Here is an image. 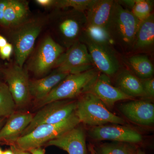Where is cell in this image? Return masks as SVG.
<instances>
[{"label":"cell","instance_id":"6da1fadb","mask_svg":"<svg viewBox=\"0 0 154 154\" xmlns=\"http://www.w3.org/2000/svg\"><path fill=\"white\" fill-rule=\"evenodd\" d=\"M140 22L129 10L114 1L106 30L115 45L125 51H132Z\"/></svg>","mask_w":154,"mask_h":154},{"label":"cell","instance_id":"7a4b0ae2","mask_svg":"<svg viewBox=\"0 0 154 154\" xmlns=\"http://www.w3.org/2000/svg\"><path fill=\"white\" fill-rule=\"evenodd\" d=\"M53 30L56 42L65 49L80 41L87 25L85 14L73 9H56Z\"/></svg>","mask_w":154,"mask_h":154},{"label":"cell","instance_id":"3957f363","mask_svg":"<svg viewBox=\"0 0 154 154\" xmlns=\"http://www.w3.org/2000/svg\"><path fill=\"white\" fill-rule=\"evenodd\" d=\"M100 73L94 68L80 73L68 75L45 98L38 102V106L42 107L54 101L71 100L88 93Z\"/></svg>","mask_w":154,"mask_h":154},{"label":"cell","instance_id":"277c9868","mask_svg":"<svg viewBox=\"0 0 154 154\" xmlns=\"http://www.w3.org/2000/svg\"><path fill=\"white\" fill-rule=\"evenodd\" d=\"M75 113L80 123L91 127L108 123L121 125L125 123L123 119L109 111L100 99L88 92L80 96Z\"/></svg>","mask_w":154,"mask_h":154},{"label":"cell","instance_id":"5b68a950","mask_svg":"<svg viewBox=\"0 0 154 154\" xmlns=\"http://www.w3.org/2000/svg\"><path fill=\"white\" fill-rule=\"evenodd\" d=\"M80 123L75 111L68 118L59 123L38 125L29 133L19 137L15 144L26 151L41 147L76 127Z\"/></svg>","mask_w":154,"mask_h":154},{"label":"cell","instance_id":"8992f818","mask_svg":"<svg viewBox=\"0 0 154 154\" xmlns=\"http://www.w3.org/2000/svg\"><path fill=\"white\" fill-rule=\"evenodd\" d=\"M43 26V22L38 19L28 20L13 28L11 40L14 47L16 64L23 67L25 61L34 48L37 37Z\"/></svg>","mask_w":154,"mask_h":154},{"label":"cell","instance_id":"52a82bcc","mask_svg":"<svg viewBox=\"0 0 154 154\" xmlns=\"http://www.w3.org/2000/svg\"><path fill=\"white\" fill-rule=\"evenodd\" d=\"M54 67L59 71L68 74L80 73L96 68L86 45L81 41L67 49Z\"/></svg>","mask_w":154,"mask_h":154},{"label":"cell","instance_id":"ba28073f","mask_svg":"<svg viewBox=\"0 0 154 154\" xmlns=\"http://www.w3.org/2000/svg\"><path fill=\"white\" fill-rule=\"evenodd\" d=\"M76 106L77 101L71 100L54 101L46 104L33 115L30 124L21 136L41 125L55 124L65 120L74 113Z\"/></svg>","mask_w":154,"mask_h":154},{"label":"cell","instance_id":"9c48e42d","mask_svg":"<svg viewBox=\"0 0 154 154\" xmlns=\"http://www.w3.org/2000/svg\"><path fill=\"white\" fill-rule=\"evenodd\" d=\"M65 49L51 36L45 37L30 60L28 69L36 75L42 76L55 66Z\"/></svg>","mask_w":154,"mask_h":154},{"label":"cell","instance_id":"30bf717a","mask_svg":"<svg viewBox=\"0 0 154 154\" xmlns=\"http://www.w3.org/2000/svg\"><path fill=\"white\" fill-rule=\"evenodd\" d=\"M2 72L16 106L25 107L31 98L28 72L16 64L4 69Z\"/></svg>","mask_w":154,"mask_h":154},{"label":"cell","instance_id":"8fae6325","mask_svg":"<svg viewBox=\"0 0 154 154\" xmlns=\"http://www.w3.org/2000/svg\"><path fill=\"white\" fill-rule=\"evenodd\" d=\"M80 41L86 45L96 69L109 78L118 73L121 67L115 49L96 44L82 37Z\"/></svg>","mask_w":154,"mask_h":154},{"label":"cell","instance_id":"7c38bea8","mask_svg":"<svg viewBox=\"0 0 154 154\" xmlns=\"http://www.w3.org/2000/svg\"><path fill=\"white\" fill-rule=\"evenodd\" d=\"M90 137L96 140H111L131 144L142 140V135L137 131L121 125L92 127L88 131Z\"/></svg>","mask_w":154,"mask_h":154},{"label":"cell","instance_id":"4fadbf2b","mask_svg":"<svg viewBox=\"0 0 154 154\" xmlns=\"http://www.w3.org/2000/svg\"><path fill=\"white\" fill-rule=\"evenodd\" d=\"M88 92L98 97L106 107L110 108L113 107L118 101L133 99L113 86L110 82V78L101 73L91 85Z\"/></svg>","mask_w":154,"mask_h":154},{"label":"cell","instance_id":"5bb4252c","mask_svg":"<svg viewBox=\"0 0 154 154\" xmlns=\"http://www.w3.org/2000/svg\"><path fill=\"white\" fill-rule=\"evenodd\" d=\"M119 109L131 121L142 125H150L154 122V105L141 100H132L121 104Z\"/></svg>","mask_w":154,"mask_h":154},{"label":"cell","instance_id":"9a60e30c","mask_svg":"<svg viewBox=\"0 0 154 154\" xmlns=\"http://www.w3.org/2000/svg\"><path fill=\"white\" fill-rule=\"evenodd\" d=\"M33 116L30 113L15 112L10 115L0 129V142L15 143L30 124Z\"/></svg>","mask_w":154,"mask_h":154},{"label":"cell","instance_id":"2e32d148","mask_svg":"<svg viewBox=\"0 0 154 154\" xmlns=\"http://www.w3.org/2000/svg\"><path fill=\"white\" fill-rule=\"evenodd\" d=\"M85 139L84 130L76 126L59 137L50 141L46 145L57 147L69 154H86Z\"/></svg>","mask_w":154,"mask_h":154},{"label":"cell","instance_id":"e0dca14e","mask_svg":"<svg viewBox=\"0 0 154 154\" xmlns=\"http://www.w3.org/2000/svg\"><path fill=\"white\" fill-rule=\"evenodd\" d=\"M69 75L55 69L44 78L30 80L29 89L31 97L38 102H40Z\"/></svg>","mask_w":154,"mask_h":154},{"label":"cell","instance_id":"ac0fdd59","mask_svg":"<svg viewBox=\"0 0 154 154\" xmlns=\"http://www.w3.org/2000/svg\"><path fill=\"white\" fill-rule=\"evenodd\" d=\"M114 3L113 0H92L85 12L87 25L106 27Z\"/></svg>","mask_w":154,"mask_h":154},{"label":"cell","instance_id":"d6986e66","mask_svg":"<svg viewBox=\"0 0 154 154\" xmlns=\"http://www.w3.org/2000/svg\"><path fill=\"white\" fill-rule=\"evenodd\" d=\"M154 44V16L152 14L140 22L135 36L132 51L142 52L152 49Z\"/></svg>","mask_w":154,"mask_h":154},{"label":"cell","instance_id":"ffe728a7","mask_svg":"<svg viewBox=\"0 0 154 154\" xmlns=\"http://www.w3.org/2000/svg\"><path fill=\"white\" fill-rule=\"evenodd\" d=\"M29 14L28 2L25 1L9 0L5 10L2 25L14 28L28 20Z\"/></svg>","mask_w":154,"mask_h":154},{"label":"cell","instance_id":"44dd1931","mask_svg":"<svg viewBox=\"0 0 154 154\" xmlns=\"http://www.w3.org/2000/svg\"><path fill=\"white\" fill-rule=\"evenodd\" d=\"M116 87L125 95L133 99L146 97L141 81L128 69L119 72L115 80Z\"/></svg>","mask_w":154,"mask_h":154},{"label":"cell","instance_id":"7402d4cb","mask_svg":"<svg viewBox=\"0 0 154 154\" xmlns=\"http://www.w3.org/2000/svg\"><path fill=\"white\" fill-rule=\"evenodd\" d=\"M127 63L131 70L130 71L140 79H146L153 77V65L148 56L134 54L127 58Z\"/></svg>","mask_w":154,"mask_h":154},{"label":"cell","instance_id":"603a6c76","mask_svg":"<svg viewBox=\"0 0 154 154\" xmlns=\"http://www.w3.org/2000/svg\"><path fill=\"white\" fill-rule=\"evenodd\" d=\"M82 37L96 44L114 48L113 46L115 43L107 32L106 27L86 25Z\"/></svg>","mask_w":154,"mask_h":154},{"label":"cell","instance_id":"cb8c5ba5","mask_svg":"<svg viewBox=\"0 0 154 154\" xmlns=\"http://www.w3.org/2000/svg\"><path fill=\"white\" fill-rule=\"evenodd\" d=\"M137 149L134 144L116 142L103 144L95 151L96 154H134Z\"/></svg>","mask_w":154,"mask_h":154},{"label":"cell","instance_id":"d4e9b609","mask_svg":"<svg viewBox=\"0 0 154 154\" xmlns=\"http://www.w3.org/2000/svg\"><path fill=\"white\" fill-rule=\"evenodd\" d=\"M16 107L8 86L3 83L0 86V117H9L15 112Z\"/></svg>","mask_w":154,"mask_h":154},{"label":"cell","instance_id":"484cf974","mask_svg":"<svg viewBox=\"0 0 154 154\" xmlns=\"http://www.w3.org/2000/svg\"><path fill=\"white\" fill-rule=\"evenodd\" d=\"M153 4L154 1L150 0H135L130 11L141 22L148 18L152 14Z\"/></svg>","mask_w":154,"mask_h":154},{"label":"cell","instance_id":"4316f807","mask_svg":"<svg viewBox=\"0 0 154 154\" xmlns=\"http://www.w3.org/2000/svg\"><path fill=\"white\" fill-rule=\"evenodd\" d=\"M91 2L92 0H56L54 8H70L85 13Z\"/></svg>","mask_w":154,"mask_h":154},{"label":"cell","instance_id":"83f0119b","mask_svg":"<svg viewBox=\"0 0 154 154\" xmlns=\"http://www.w3.org/2000/svg\"><path fill=\"white\" fill-rule=\"evenodd\" d=\"M145 93L146 98H152L154 97V79L153 77L144 80H141Z\"/></svg>","mask_w":154,"mask_h":154},{"label":"cell","instance_id":"f1b7e54d","mask_svg":"<svg viewBox=\"0 0 154 154\" xmlns=\"http://www.w3.org/2000/svg\"><path fill=\"white\" fill-rule=\"evenodd\" d=\"M14 51L13 45L8 42L5 46L0 48V56L4 60L8 59Z\"/></svg>","mask_w":154,"mask_h":154},{"label":"cell","instance_id":"f546056e","mask_svg":"<svg viewBox=\"0 0 154 154\" xmlns=\"http://www.w3.org/2000/svg\"><path fill=\"white\" fill-rule=\"evenodd\" d=\"M56 0H36L35 2L38 5L45 8H54Z\"/></svg>","mask_w":154,"mask_h":154},{"label":"cell","instance_id":"4dcf8cb0","mask_svg":"<svg viewBox=\"0 0 154 154\" xmlns=\"http://www.w3.org/2000/svg\"><path fill=\"white\" fill-rule=\"evenodd\" d=\"M9 0L0 1V25H2L5 10L8 4Z\"/></svg>","mask_w":154,"mask_h":154},{"label":"cell","instance_id":"1f68e13d","mask_svg":"<svg viewBox=\"0 0 154 154\" xmlns=\"http://www.w3.org/2000/svg\"><path fill=\"white\" fill-rule=\"evenodd\" d=\"M11 149L14 153V154H31L26 151L23 150L19 148L15 144H11Z\"/></svg>","mask_w":154,"mask_h":154},{"label":"cell","instance_id":"d6a6232c","mask_svg":"<svg viewBox=\"0 0 154 154\" xmlns=\"http://www.w3.org/2000/svg\"><path fill=\"white\" fill-rule=\"evenodd\" d=\"M31 154H45V151L41 147L32 149L29 151Z\"/></svg>","mask_w":154,"mask_h":154},{"label":"cell","instance_id":"836d02e7","mask_svg":"<svg viewBox=\"0 0 154 154\" xmlns=\"http://www.w3.org/2000/svg\"><path fill=\"white\" fill-rule=\"evenodd\" d=\"M8 43L7 39L4 36L0 35V48L5 46Z\"/></svg>","mask_w":154,"mask_h":154},{"label":"cell","instance_id":"e575fe53","mask_svg":"<svg viewBox=\"0 0 154 154\" xmlns=\"http://www.w3.org/2000/svg\"><path fill=\"white\" fill-rule=\"evenodd\" d=\"M89 150L91 154H96L95 152V149L92 145H90L89 146Z\"/></svg>","mask_w":154,"mask_h":154},{"label":"cell","instance_id":"d590c367","mask_svg":"<svg viewBox=\"0 0 154 154\" xmlns=\"http://www.w3.org/2000/svg\"><path fill=\"white\" fill-rule=\"evenodd\" d=\"M2 154H14L13 151L11 149L6 150L5 151H3Z\"/></svg>","mask_w":154,"mask_h":154},{"label":"cell","instance_id":"8d00e7d4","mask_svg":"<svg viewBox=\"0 0 154 154\" xmlns=\"http://www.w3.org/2000/svg\"><path fill=\"white\" fill-rule=\"evenodd\" d=\"M134 154H146L143 151L140 149H137Z\"/></svg>","mask_w":154,"mask_h":154},{"label":"cell","instance_id":"74e56055","mask_svg":"<svg viewBox=\"0 0 154 154\" xmlns=\"http://www.w3.org/2000/svg\"><path fill=\"white\" fill-rule=\"evenodd\" d=\"M3 125H4V119H3V118L0 117V129H1Z\"/></svg>","mask_w":154,"mask_h":154},{"label":"cell","instance_id":"f35d334b","mask_svg":"<svg viewBox=\"0 0 154 154\" xmlns=\"http://www.w3.org/2000/svg\"><path fill=\"white\" fill-rule=\"evenodd\" d=\"M3 151L2 150V149L0 148V154H2Z\"/></svg>","mask_w":154,"mask_h":154},{"label":"cell","instance_id":"ab89813d","mask_svg":"<svg viewBox=\"0 0 154 154\" xmlns=\"http://www.w3.org/2000/svg\"><path fill=\"white\" fill-rule=\"evenodd\" d=\"M3 83H3L2 82V81H0V86L2 85Z\"/></svg>","mask_w":154,"mask_h":154}]
</instances>
